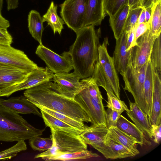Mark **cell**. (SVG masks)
Wrapping results in <instances>:
<instances>
[{
	"label": "cell",
	"instance_id": "cell-11",
	"mask_svg": "<svg viewBox=\"0 0 161 161\" xmlns=\"http://www.w3.org/2000/svg\"><path fill=\"white\" fill-rule=\"evenodd\" d=\"M158 36L152 34L149 27L145 33L137 39V45L130 50L131 62L134 68H140L150 59L154 42Z\"/></svg>",
	"mask_w": 161,
	"mask_h": 161
},
{
	"label": "cell",
	"instance_id": "cell-41",
	"mask_svg": "<svg viewBox=\"0 0 161 161\" xmlns=\"http://www.w3.org/2000/svg\"><path fill=\"white\" fill-rule=\"evenodd\" d=\"M134 28L126 32L127 33L126 42L127 51L130 50L132 47L137 45V42L135 38Z\"/></svg>",
	"mask_w": 161,
	"mask_h": 161
},
{
	"label": "cell",
	"instance_id": "cell-5",
	"mask_svg": "<svg viewBox=\"0 0 161 161\" xmlns=\"http://www.w3.org/2000/svg\"><path fill=\"white\" fill-rule=\"evenodd\" d=\"M148 62L140 68L136 69L133 66L131 60L126 70L119 73L124 81V89L131 94L135 103L148 118L150 114L144 92V82Z\"/></svg>",
	"mask_w": 161,
	"mask_h": 161
},
{
	"label": "cell",
	"instance_id": "cell-34",
	"mask_svg": "<svg viewBox=\"0 0 161 161\" xmlns=\"http://www.w3.org/2000/svg\"><path fill=\"white\" fill-rule=\"evenodd\" d=\"M29 144L35 151H43L50 148L53 145L52 138H43L36 136L29 139Z\"/></svg>",
	"mask_w": 161,
	"mask_h": 161
},
{
	"label": "cell",
	"instance_id": "cell-3",
	"mask_svg": "<svg viewBox=\"0 0 161 161\" xmlns=\"http://www.w3.org/2000/svg\"><path fill=\"white\" fill-rule=\"evenodd\" d=\"M45 130L35 128L19 114L0 105V141L29 140L42 135Z\"/></svg>",
	"mask_w": 161,
	"mask_h": 161
},
{
	"label": "cell",
	"instance_id": "cell-14",
	"mask_svg": "<svg viewBox=\"0 0 161 161\" xmlns=\"http://www.w3.org/2000/svg\"><path fill=\"white\" fill-rule=\"evenodd\" d=\"M0 105L18 114H32L42 117L37 107L24 96L11 97L5 100L0 98Z\"/></svg>",
	"mask_w": 161,
	"mask_h": 161
},
{
	"label": "cell",
	"instance_id": "cell-27",
	"mask_svg": "<svg viewBox=\"0 0 161 161\" xmlns=\"http://www.w3.org/2000/svg\"><path fill=\"white\" fill-rule=\"evenodd\" d=\"M154 73V70L150 59L148 62L146 71L144 92L146 104L150 114L152 104Z\"/></svg>",
	"mask_w": 161,
	"mask_h": 161
},
{
	"label": "cell",
	"instance_id": "cell-25",
	"mask_svg": "<svg viewBox=\"0 0 161 161\" xmlns=\"http://www.w3.org/2000/svg\"><path fill=\"white\" fill-rule=\"evenodd\" d=\"M40 111L45 125L50 129L76 135H80L83 132L42 110Z\"/></svg>",
	"mask_w": 161,
	"mask_h": 161
},
{
	"label": "cell",
	"instance_id": "cell-36",
	"mask_svg": "<svg viewBox=\"0 0 161 161\" xmlns=\"http://www.w3.org/2000/svg\"><path fill=\"white\" fill-rule=\"evenodd\" d=\"M142 8L136 6L130 8L126 21L124 31L128 32L136 26Z\"/></svg>",
	"mask_w": 161,
	"mask_h": 161
},
{
	"label": "cell",
	"instance_id": "cell-18",
	"mask_svg": "<svg viewBox=\"0 0 161 161\" xmlns=\"http://www.w3.org/2000/svg\"><path fill=\"white\" fill-rule=\"evenodd\" d=\"M130 109L126 111L128 117L142 131L144 135L153 138L152 126L147 115L143 112L135 103L129 100Z\"/></svg>",
	"mask_w": 161,
	"mask_h": 161
},
{
	"label": "cell",
	"instance_id": "cell-47",
	"mask_svg": "<svg viewBox=\"0 0 161 161\" xmlns=\"http://www.w3.org/2000/svg\"><path fill=\"white\" fill-rule=\"evenodd\" d=\"M136 0H128V4L130 6V8L133 7Z\"/></svg>",
	"mask_w": 161,
	"mask_h": 161
},
{
	"label": "cell",
	"instance_id": "cell-6",
	"mask_svg": "<svg viewBox=\"0 0 161 161\" xmlns=\"http://www.w3.org/2000/svg\"><path fill=\"white\" fill-rule=\"evenodd\" d=\"M59 6L60 16L68 28L76 33L84 26L86 0H65Z\"/></svg>",
	"mask_w": 161,
	"mask_h": 161
},
{
	"label": "cell",
	"instance_id": "cell-44",
	"mask_svg": "<svg viewBox=\"0 0 161 161\" xmlns=\"http://www.w3.org/2000/svg\"><path fill=\"white\" fill-rule=\"evenodd\" d=\"M6 0L7 4V8L8 10L14 9L18 7L19 0Z\"/></svg>",
	"mask_w": 161,
	"mask_h": 161
},
{
	"label": "cell",
	"instance_id": "cell-42",
	"mask_svg": "<svg viewBox=\"0 0 161 161\" xmlns=\"http://www.w3.org/2000/svg\"><path fill=\"white\" fill-rule=\"evenodd\" d=\"M152 132L153 141L156 143L159 144L161 139V124L158 125H152Z\"/></svg>",
	"mask_w": 161,
	"mask_h": 161
},
{
	"label": "cell",
	"instance_id": "cell-24",
	"mask_svg": "<svg viewBox=\"0 0 161 161\" xmlns=\"http://www.w3.org/2000/svg\"><path fill=\"white\" fill-rule=\"evenodd\" d=\"M28 28L29 31L32 37L39 43L42 44V36L44 30L42 17L38 11L31 10L28 17Z\"/></svg>",
	"mask_w": 161,
	"mask_h": 161
},
{
	"label": "cell",
	"instance_id": "cell-20",
	"mask_svg": "<svg viewBox=\"0 0 161 161\" xmlns=\"http://www.w3.org/2000/svg\"><path fill=\"white\" fill-rule=\"evenodd\" d=\"M87 8L84 26L98 25L101 24L105 14L103 7V0H86Z\"/></svg>",
	"mask_w": 161,
	"mask_h": 161
},
{
	"label": "cell",
	"instance_id": "cell-4",
	"mask_svg": "<svg viewBox=\"0 0 161 161\" xmlns=\"http://www.w3.org/2000/svg\"><path fill=\"white\" fill-rule=\"evenodd\" d=\"M108 38H104L98 48V58L92 76L98 86L103 88L107 94L120 98L119 79L113 57L108 54Z\"/></svg>",
	"mask_w": 161,
	"mask_h": 161
},
{
	"label": "cell",
	"instance_id": "cell-48",
	"mask_svg": "<svg viewBox=\"0 0 161 161\" xmlns=\"http://www.w3.org/2000/svg\"><path fill=\"white\" fill-rule=\"evenodd\" d=\"M160 0H150V6L151 7L152 4Z\"/></svg>",
	"mask_w": 161,
	"mask_h": 161
},
{
	"label": "cell",
	"instance_id": "cell-10",
	"mask_svg": "<svg viewBox=\"0 0 161 161\" xmlns=\"http://www.w3.org/2000/svg\"><path fill=\"white\" fill-rule=\"evenodd\" d=\"M74 99L86 113L92 125L106 126L105 110L103 104L97 103L83 86L82 90L75 96Z\"/></svg>",
	"mask_w": 161,
	"mask_h": 161
},
{
	"label": "cell",
	"instance_id": "cell-46",
	"mask_svg": "<svg viewBox=\"0 0 161 161\" xmlns=\"http://www.w3.org/2000/svg\"><path fill=\"white\" fill-rule=\"evenodd\" d=\"M151 7H149L147 8H145V22H148L149 21L151 15Z\"/></svg>",
	"mask_w": 161,
	"mask_h": 161
},
{
	"label": "cell",
	"instance_id": "cell-37",
	"mask_svg": "<svg viewBox=\"0 0 161 161\" xmlns=\"http://www.w3.org/2000/svg\"><path fill=\"white\" fill-rule=\"evenodd\" d=\"M107 95L108 108L121 113L128 109L124 101L121 100L115 96H111L108 94Z\"/></svg>",
	"mask_w": 161,
	"mask_h": 161
},
{
	"label": "cell",
	"instance_id": "cell-45",
	"mask_svg": "<svg viewBox=\"0 0 161 161\" xmlns=\"http://www.w3.org/2000/svg\"><path fill=\"white\" fill-rule=\"evenodd\" d=\"M144 22H145V8L143 7L139 17L137 25Z\"/></svg>",
	"mask_w": 161,
	"mask_h": 161
},
{
	"label": "cell",
	"instance_id": "cell-15",
	"mask_svg": "<svg viewBox=\"0 0 161 161\" xmlns=\"http://www.w3.org/2000/svg\"><path fill=\"white\" fill-rule=\"evenodd\" d=\"M32 71L0 63V89L22 82Z\"/></svg>",
	"mask_w": 161,
	"mask_h": 161
},
{
	"label": "cell",
	"instance_id": "cell-22",
	"mask_svg": "<svg viewBox=\"0 0 161 161\" xmlns=\"http://www.w3.org/2000/svg\"><path fill=\"white\" fill-rule=\"evenodd\" d=\"M130 7L126 4L122 6L113 16L109 18L110 26L116 40L118 39L124 31L126 19Z\"/></svg>",
	"mask_w": 161,
	"mask_h": 161
},
{
	"label": "cell",
	"instance_id": "cell-12",
	"mask_svg": "<svg viewBox=\"0 0 161 161\" xmlns=\"http://www.w3.org/2000/svg\"><path fill=\"white\" fill-rule=\"evenodd\" d=\"M0 63L30 71L39 67L23 51L11 45H0Z\"/></svg>",
	"mask_w": 161,
	"mask_h": 161
},
{
	"label": "cell",
	"instance_id": "cell-16",
	"mask_svg": "<svg viewBox=\"0 0 161 161\" xmlns=\"http://www.w3.org/2000/svg\"><path fill=\"white\" fill-rule=\"evenodd\" d=\"M108 131L106 126L92 125L87 126L80 136L85 143L97 151L105 146L104 141Z\"/></svg>",
	"mask_w": 161,
	"mask_h": 161
},
{
	"label": "cell",
	"instance_id": "cell-2",
	"mask_svg": "<svg viewBox=\"0 0 161 161\" xmlns=\"http://www.w3.org/2000/svg\"><path fill=\"white\" fill-rule=\"evenodd\" d=\"M76 37L68 51L74 72L81 79L92 76L98 58L100 32L94 26H85L76 33Z\"/></svg>",
	"mask_w": 161,
	"mask_h": 161
},
{
	"label": "cell",
	"instance_id": "cell-1",
	"mask_svg": "<svg viewBox=\"0 0 161 161\" xmlns=\"http://www.w3.org/2000/svg\"><path fill=\"white\" fill-rule=\"evenodd\" d=\"M24 96L36 105L63 114L81 122H90L87 114L75 99L66 96L58 84L51 81L26 89Z\"/></svg>",
	"mask_w": 161,
	"mask_h": 161
},
{
	"label": "cell",
	"instance_id": "cell-39",
	"mask_svg": "<svg viewBox=\"0 0 161 161\" xmlns=\"http://www.w3.org/2000/svg\"><path fill=\"white\" fill-rule=\"evenodd\" d=\"M13 38L7 29L0 27V45H11Z\"/></svg>",
	"mask_w": 161,
	"mask_h": 161
},
{
	"label": "cell",
	"instance_id": "cell-28",
	"mask_svg": "<svg viewBox=\"0 0 161 161\" xmlns=\"http://www.w3.org/2000/svg\"><path fill=\"white\" fill-rule=\"evenodd\" d=\"M151 10L150 29L152 34L158 36L161 32V0L152 4Z\"/></svg>",
	"mask_w": 161,
	"mask_h": 161
},
{
	"label": "cell",
	"instance_id": "cell-7",
	"mask_svg": "<svg viewBox=\"0 0 161 161\" xmlns=\"http://www.w3.org/2000/svg\"><path fill=\"white\" fill-rule=\"evenodd\" d=\"M36 53L54 74L69 73L73 69L68 52H64L60 55L41 44L37 47Z\"/></svg>",
	"mask_w": 161,
	"mask_h": 161
},
{
	"label": "cell",
	"instance_id": "cell-38",
	"mask_svg": "<svg viewBox=\"0 0 161 161\" xmlns=\"http://www.w3.org/2000/svg\"><path fill=\"white\" fill-rule=\"evenodd\" d=\"M122 113L108 108L105 110V120L107 128L116 127L118 120Z\"/></svg>",
	"mask_w": 161,
	"mask_h": 161
},
{
	"label": "cell",
	"instance_id": "cell-17",
	"mask_svg": "<svg viewBox=\"0 0 161 161\" xmlns=\"http://www.w3.org/2000/svg\"><path fill=\"white\" fill-rule=\"evenodd\" d=\"M127 33L124 31L119 38L116 40L113 55L115 67L119 73L125 72L131 61L130 50L126 51Z\"/></svg>",
	"mask_w": 161,
	"mask_h": 161
},
{
	"label": "cell",
	"instance_id": "cell-13",
	"mask_svg": "<svg viewBox=\"0 0 161 161\" xmlns=\"http://www.w3.org/2000/svg\"><path fill=\"white\" fill-rule=\"evenodd\" d=\"M81 78L74 72L54 74L52 81L58 84L63 93L74 99L83 89Z\"/></svg>",
	"mask_w": 161,
	"mask_h": 161
},
{
	"label": "cell",
	"instance_id": "cell-33",
	"mask_svg": "<svg viewBox=\"0 0 161 161\" xmlns=\"http://www.w3.org/2000/svg\"><path fill=\"white\" fill-rule=\"evenodd\" d=\"M25 140H22L11 147L0 152V160L10 159L16 156L18 153L27 149Z\"/></svg>",
	"mask_w": 161,
	"mask_h": 161
},
{
	"label": "cell",
	"instance_id": "cell-9",
	"mask_svg": "<svg viewBox=\"0 0 161 161\" xmlns=\"http://www.w3.org/2000/svg\"><path fill=\"white\" fill-rule=\"evenodd\" d=\"M54 73L47 67H39L32 71L22 82L0 89V97H8L18 91L26 90L52 80Z\"/></svg>",
	"mask_w": 161,
	"mask_h": 161
},
{
	"label": "cell",
	"instance_id": "cell-30",
	"mask_svg": "<svg viewBox=\"0 0 161 161\" xmlns=\"http://www.w3.org/2000/svg\"><path fill=\"white\" fill-rule=\"evenodd\" d=\"M36 106L40 110L52 115L77 129L83 131L87 127L84 125L83 122L77 121L63 114L39 105Z\"/></svg>",
	"mask_w": 161,
	"mask_h": 161
},
{
	"label": "cell",
	"instance_id": "cell-43",
	"mask_svg": "<svg viewBox=\"0 0 161 161\" xmlns=\"http://www.w3.org/2000/svg\"><path fill=\"white\" fill-rule=\"evenodd\" d=\"M3 1L0 0V27L7 29L10 26L9 21L4 18L2 14Z\"/></svg>",
	"mask_w": 161,
	"mask_h": 161
},
{
	"label": "cell",
	"instance_id": "cell-26",
	"mask_svg": "<svg viewBox=\"0 0 161 161\" xmlns=\"http://www.w3.org/2000/svg\"><path fill=\"white\" fill-rule=\"evenodd\" d=\"M57 8V5L52 1L47 12L43 15L42 17L44 22H47L54 34L58 33L60 35L65 23L63 19L58 14Z\"/></svg>",
	"mask_w": 161,
	"mask_h": 161
},
{
	"label": "cell",
	"instance_id": "cell-23",
	"mask_svg": "<svg viewBox=\"0 0 161 161\" xmlns=\"http://www.w3.org/2000/svg\"><path fill=\"white\" fill-rule=\"evenodd\" d=\"M119 130L135 138L137 144L142 146L150 144L146 140L144 134L134 124L120 115L117 120L116 126Z\"/></svg>",
	"mask_w": 161,
	"mask_h": 161
},
{
	"label": "cell",
	"instance_id": "cell-21",
	"mask_svg": "<svg viewBox=\"0 0 161 161\" xmlns=\"http://www.w3.org/2000/svg\"><path fill=\"white\" fill-rule=\"evenodd\" d=\"M106 136L114 139L129 149L135 156L140 153L137 148V140L134 137L122 131L117 127L108 129Z\"/></svg>",
	"mask_w": 161,
	"mask_h": 161
},
{
	"label": "cell",
	"instance_id": "cell-8",
	"mask_svg": "<svg viewBox=\"0 0 161 161\" xmlns=\"http://www.w3.org/2000/svg\"><path fill=\"white\" fill-rule=\"evenodd\" d=\"M50 130L51 133L50 137L56 147L55 154L52 157L63 154L87 150V144L80 135L56 130L52 129H50Z\"/></svg>",
	"mask_w": 161,
	"mask_h": 161
},
{
	"label": "cell",
	"instance_id": "cell-32",
	"mask_svg": "<svg viewBox=\"0 0 161 161\" xmlns=\"http://www.w3.org/2000/svg\"><path fill=\"white\" fill-rule=\"evenodd\" d=\"M150 61L154 71L161 77V34L154 42L150 56Z\"/></svg>",
	"mask_w": 161,
	"mask_h": 161
},
{
	"label": "cell",
	"instance_id": "cell-19",
	"mask_svg": "<svg viewBox=\"0 0 161 161\" xmlns=\"http://www.w3.org/2000/svg\"><path fill=\"white\" fill-rule=\"evenodd\" d=\"M152 125L161 124V80L154 71L151 109L148 118Z\"/></svg>",
	"mask_w": 161,
	"mask_h": 161
},
{
	"label": "cell",
	"instance_id": "cell-31",
	"mask_svg": "<svg viewBox=\"0 0 161 161\" xmlns=\"http://www.w3.org/2000/svg\"><path fill=\"white\" fill-rule=\"evenodd\" d=\"M99 156L97 154L87 149L79 152L69 153L60 154L53 157L44 159L45 161H68L78 159H86Z\"/></svg>",
	"mask_w": 161,
	"mask_h": 161
},
{
	"label": "cell",
	"instance_id": "cell-29",
	"mask_svg": "<svg viewBox=\"0 0 161 161\" xmlns=\"http://www.w3.org/2000/svg\"><path fill=\"white\" fill-rule=\"evenodd\" d=\"M104 144L111 150L113 159L132 157L135 156L125 146L114 139L107 136L105 140Z\"/></svg>",
	"mask_w": 161,
	"mask_h": 161
},
{
	"label": "cell",
	"instance_id": "cell-40",
	"mask_svg": "<svg viewBox=\"0 0 161 161\" xmlns=\"http://www.w3.org/2000/svg\"><path fill=\"white\" fill-rule=\"evenodd\" d=\"M149 27V21L143 22L136 25L134 29L135 38L136 41L140 36L145 33Z\"/></svg>",
	"mask_w": 161,
	"mask_h": 161
},
{
	"label": "cell",
	"instance_id": "cell-35",
	"mask_svg": "<svg viewBox=\"0 0 161 161\" xmlns=\"http://www.w3.org/2000/svg\"><path fill=\"white\" fill-rule=\"evenodd\" d=\"M128 0H103L105 14L110 18L113 16L123 5L128 3Z\"/></svg>",
	"mask_w": 161,
	"mask_h": 161
},
{
	"label": "cell",
	"instance_id": "cell-49",
	"mask_svg": "<svg viewBox=\"0 0 161 161\" xmlns=\"http://www.w3.org/2000/svg\"></svg>",
	"mask_w": 161,
	"mask_h": 161
}]
</instances>
